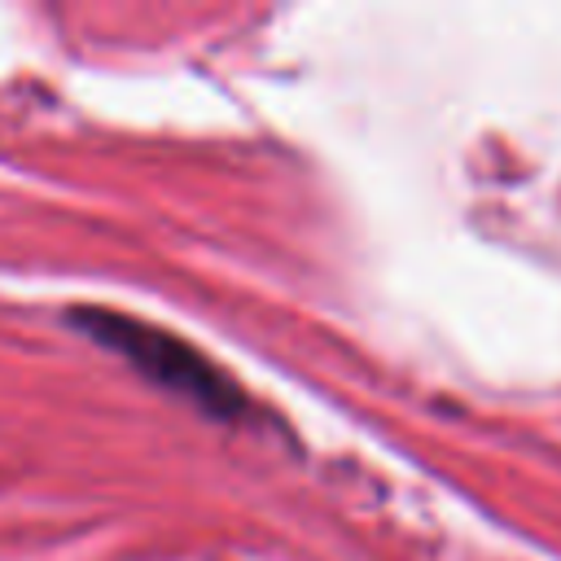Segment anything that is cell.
Segmentation results:
<instances>
[{
    "mask_svg": "<svg viewBox=\"0 0 561 561\" xmlns=\"http://www.w3.org/2000/svg\"><path fill=\"white\" fill-rule=\"evenodd\" d=\"M75 324L83 333H92L96 342H105L110 351L127 355L145 377H153L167 390H180L184 399H193L197 408L215 412V416H232L241 408L237 386L188 342L171 337L158 324H145L136 316H118V311H75Z\"/></svg>",
    "mask_w": 561,
    "mask_h": 561,
    "instance_id": "1",
    "label": "cell"
}]
</instances>
